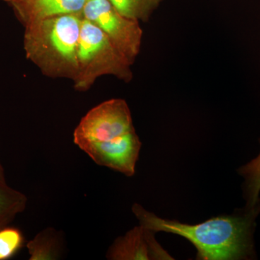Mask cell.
Masks as SVG:
<instances>
[{
	"mask_svg": "<svg viewBox=\"0 0 260 260\" xmlns=\"http://www.w3.org/2000/svg\"><path fill=\"white\" fill-rule=\"evenodd\" d=\"M30 260H56L64 252V235L52 227L43 229L26 244Z\"/></svg>",
	"mask_w": 260,
	"mask_h": 260,
	"instance_id": "cell-9",
	"label": "cell"
},
{
	"mask_svg": "<svg viewBox=\"0 0 260 260\" xmlns=\"http://www.w3.org/2000/svg\"><path fill=\"white\" fill-rule=\"evenodd\" d=\"M6 178H5V169L3 167V164L0 162V184L6 183Z\"/></svg>",
	"mask_w": 260,
	"mask_h": 260,
	"instance_id": "cell-14",
	"label": "cell"
},
{
	"mask_svg": "<svg viewBox=\"0 0 260 260\" xmlns=\"http://www.w3.org/2000/svg\"><path fill=\"white\" fill-rule=\"evenodd\" d=\"M155 232L143 225L133 228L122 237H118L109 246V260H172L155 238Z\"/></svg>",
	"mask_w": 260,
	"mask_h": 260,
	"instance_id": "cell-7",
	"label": "cell"
},
{
	"mask_svg": "<svg viewBox=\"0 0 260 260\" xmlns=\"http://www.w3.org/2000/svg\"><path fill=\"white\" fill-rule=\"evenodd\" d=\"M238 172L244 179L243 191L245 207L254 208L260 203V152L255 158L239 168Z\"/></svg>",
	"mask_w": 260,
	"mask_h": 260,
	"instance_id": "cell-11",
	"label": "cell"
},
{
	"mask_svg": "<svg viewBox=\"0 0 260 260\" xmlns=\"http://www.w3.org/2000/svg\"><path fill=\"white\" fill-rule=\"evenodd\" d=\"M78 70L75 88L85 91L102 75H114L129 82L131 63L116 49L102 29L83 17L78 47Z\"/></svg>",
	"mask_w": 260,
	"mask_h": 260,
	"instance_id": "cell-3",
	"label": "cell"
},
{
	"mask_svg": "<svg viewBox=\"0 0 260 260\" xmlns=\"http://www.w3.org/2000/svg\"><path fill=\"white\" fill-rule=\"evenodd\" d=\"M135 130L125 101L111 99L90 109L73 133L77 146L89 142H107Z\"/></svg>",
	"mask_w": 260,
	"mask_h": 260,
	"instance_id": "cell-5",
	"label": "cell"
},
{
	"mask_svg": "<svg viewBox=\"0 0 260 260\" xmlns=\"http://www.w3.org/2000/svg\"><path fill=\"white\" fill-rule=\"evenodd\" d=\"M86 0H22L10 5L23 25L58 15L82 13Z\"/></svg>",
	"mask_w": 260,
	"mask_h": 260,
	"instance_id": "cell-8",
	"label": "cell"
},
{
	"mask_svg": "<svg viewBox=\"0 0 260 260\" xmlns=\"http://www.w3.org/2000/svg\"><path fill=\"white\" fill-rule=\"evenodd\" d=\"M5 2L8 3V4L11 5L13 3H18V2L22 1V0H4Z\"/></svg>",
	"mask_w": 260,
	"mask_h": 260,
	"instance_id": "cell-15",
	"label": "cell"
},
{
	"mask_svg": "<svg viewBox=\"0 0 260 260\" xmlns=\"http://www.w3.org/2000/svg\"><path fill=\"white\" fill-rule=\"evenodd\" d=\"M25 243L23 233L18 228L8 226L0 229V260L13 257Z\"/></svg>",
	"mask_w": 260,
	"mask_h": 260,
	"instance_id": "cell-13",
	"label": "cell"
},
{
	"mask_svg": "<svg viewBox=\"0 0 260 260\" xmlns=\"http://www.w3.org/2000/svg\"><path fill=\"white\" fill-rule=\"evenodd\" d=\"M28 198L23 193L0 184V229L9 225L26 208Z\"/></svg>",
	"mask_w": 260,
	"mask_h": 260,
	"instance_id": "cell-10",
	"label": "cell"
},
{
	"mask_svg": "<svg viewBox=\"0 0 260 260\" xmlns=\"http://www.w3.org/2000/svg\"><path fill=\"white\" fill-rule=\"evenodd\" d=\"M83 15L102 29L133 64L139 54L143 35L139 21L123 16L109 0H86Z\"/></svg>",
	"mask_w": 260,
	"mask_h": 260,
	"instance_id": "cell-4",
	"label": "cell"
},
{
	"mask_svg": "<svg viewBox=\"0 0 260 260\" xmlns=\"http://www.w3.org/2000/svg\"><path fill=\"white\" fill-rule=\"evenodd\" d=\"M83 18V13H73L24 25L26 57L47 76L74 80L78 70V41Z\"/></svg>",
	"mask_w": 260,
	"mask_h": 260,
	"instance_id": "cell-2",
	"label": "cell"
},
{
	"mask_svg": "<svg viewBox=\"0 0 260 260\" xmlns=\"http://www.w3.org/2000/svg\"><path fill=\"white\" fill-rule=\"evenodd\" d=\"M132 210L140 225L149 230L177 234L189 241L198 250L197 259L245 260L255 256L254 234L260 203L196 225L160 218L137 203Z\"/></svg>",
	"mask_w": 260,
	"mask_h": 260,
	"instance_id": "cell-1",
	"label": "cell"
},
{
	"mask_svg": "<svg viewBox=\"0 0 260 260\" xmlns=\"http://www.w3.org/2000/svg\"><path fill=\"white\" fill-rule=\"evenodd\" d=\"M142 143L135 130L107 142H89L78 145L97 165L133 177Z\"/></svg>",
	"mask_w": 260,
	"mask_h": 260,
	"instance_id": "cell-6",
	"label": "cell"
},
{
	"mask_svg": "<svg viewBox=\"0 0 260 260\" xmlns=\"http://www.w3.org/2000/svg\"><path fill=\"white\" fill-rule=\"evenodd\" d=\"M120 14L138 21H147L164 0H109Z\"/></svg>",
	"mask_w": 260,
	"mask_h": 260,
	"instance_id": "cell-12",
	"label": "cell"
}]
</instances>
